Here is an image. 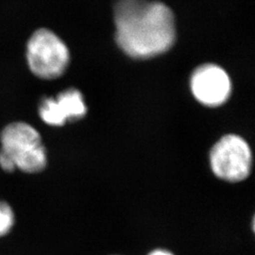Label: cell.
<instances>
[{
    "mask_svg": "<svg viewBox=\"0 0 255 255\" xmlns=\"http://www.w3.org/2000/svg\"><path fill=\"white\" fill-rule=\"evenodd\" d=\"M116 41L133 59H150L169 50L176 41L171 9L160 1L117 0Z\"/></svg>",
    "mask_w": 255,
    "mask_h": 255,
    "instance_id": "obj_1",
    "label": "cell"
},
{
    "mask_svg": "<svg viewBox=\"0 0 255 255\" xmlns=\"http://www.w3.org/2000/svg\"><path fill=\"white\" fill-rule=\"evenodd\" d=\"M47 151L40 132L29 123L14 121L0 132V168L7 173L19 170L37 174L47 165Z\"/></svg>",
    "mask_w": 255,
    "mask_h": 255,
    "instance_id": "obj_2",
    "label": "cell"
},
{
    "mask_svg": "<svg viewBox=\"0 0 255 255\" xmlns=\"http://www.w3.org/2000/svg\"><path fill=\"white\" fill-rule=\"evenodd\" d=\"M26 61L29 71L42 80L62 77L70 62V53L64 41L48 28H39L27 40Z\"/></svg>",
    "mask_w": 255,
    "mask_h": 255,
    "instance_id": "obj_3",
    "label": "cell"
},
{
    "mask_svg": "<svg viewBox=\"0 0 255 255\" xmlns=\"http://www.w3.org/2000/svg\"><path fill=\"white\" fill-rule=\"evenodd\" d=\"M210 167L221 181L236 183L245 181L254 164L252 148L243 137L234 133L221 137L210 150Z\"/></svg>",
    "mask_w": 255,
    "mask_h": 255,
    "instance_id": "obj_4",
    "label": "cell"
},
{
    "mask_svg": "<svg viewBox=\"0 0 255 255\" xmlns=\"http://www.w3.org/2000/svg\"><path fill=\"white\" fill-rule=\"evenodd\" d=\"M195 99L207 107H219L228 101L232 82L227 72L219 65L202 64L195 69L190 79Z\"/></svg>",
    "mask_w": 255,
    "mask_h": 255,
    "instance_id": "obj_5",
    "label": "cell"
},
{
    "mask_svg": "<svg viewBox=\"0 0 255 255\" xmlns=\"http://www.w3.org/2000/svg\"><path fill=\"white\" fill-rule=\"evenodd\" d=\"M86 113L82 94L75 88L61 92L55 98H44L38 107L41 120L51 127H62L66 122L80 120Z\"/></svg>",
    "mask_w": 255,
    "mask_h": 255,
    "instance_id": "obj_6",
    "label": "cell"
},
{
    "mask_svg": "<svg viewBox=\"0 0 255 255\" xmlns=\"http://www.w3.org/2000/svg\"><path fill=\"white\" fill-rule=\"evenodd\" d=\"M15 224V214L7 201L0 200V237L8 236Z\"/></svg>",
    "mask_w": 255,
    "mask_h": 255,
    "instance_id": "obj_7",
    "label": "cell"
},
{
    "mask_svg": "<svg viewBox=\"0 0 255 255\" xmlns=\"http://www.w3.org/2000/svg\"><path fill=\"white\" fill-rule=\"evenodd\" d=\"M147 255H175L173 253L167 251V250H164V249H156L151 251L150 253H148Z\"/></svg>",
    "mask_w": 255,
    "mask_h": 255,
    "instance_id": "obj_8",
    "label": "cell"
}]
</instances>
